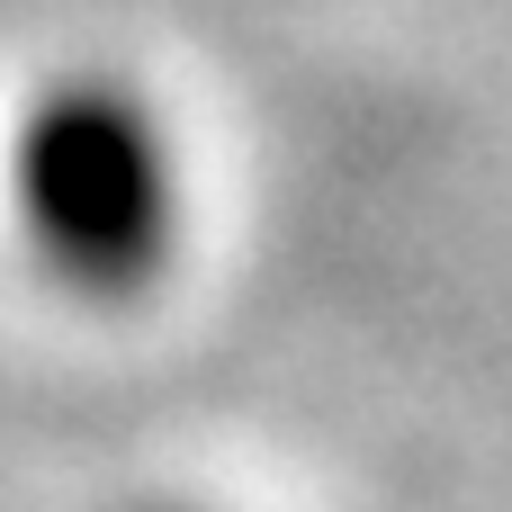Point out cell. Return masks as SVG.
Masks as SVG:
<instances>
[{"mask_svg": "<svg viewBox=\"0 0 512 512\" xmlns=\"http://www.w3.org/2000/svg\"><path fill=\"white\" fill-rule=\"evenodd\" d=\"M18 216L54 279H72L90 297L144 288L180 225L171 153H162L153 117L108 81H72V90L36 99V117L18 135Z\"/></svg>", "mask_w": 512, "mask_h": 512, "instance_id": "obj_1", "label": "cell"}]
</instances>
